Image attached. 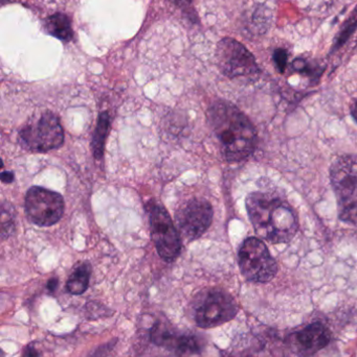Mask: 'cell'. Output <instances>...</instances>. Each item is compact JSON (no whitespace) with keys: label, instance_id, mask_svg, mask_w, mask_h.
<instances>
[{"label":"cell","instance_id":"cell-1","mask_svg":"<svg viewBox=\"0 0 357 357\" xmlns=\"http://www.w3.org/2000/svg\"><path fill=\"white\" fill-rule=\"evenodd\" d=\"M208 119L226 161L241 162L253 155L257 147V131L236 105L216 101L209 109Z\"/></svg>","mask_w":357,"mask_h":357},{"label":"cell","instance_id":"cell-2","mask_svg":"<svg viewBox=\"0 0 357 357\" xmlns=\"http://www.w3.org/2000/svg\"><path fill=\"white\" fill-rule=\"evenodd\" d=\"M247 209L257 234L269 243H289L299 230L296 211L275 194L253 192L247 198Z\"/></svg>","mask_w":357,"mask_h":357},{"label":"cell","instance_id":"cell-3","mask_svg":"<svg viewBox=\"0 0 357 357\" xmlns=\"http://www.w3.org/2000/svg\"><path fill=\"white\" fill-rule=\"evenodd\" d=\"M330 181L338 200V218L357 227V155H344L330 168Z\"/></svg>","mask_w":357,"mask_h":357},{"label":"cell","instance_id":"cell-4","mask_svg":"<svg viewBox=\"0 0 357 357\" xmlns=\"http://www.w3.org/2000/svg\"><path fill=\"white\" fill-rule=\"evenodd\" d=\"M238 310V305L230 294L222 289H208L195 299V323L206 329L217 327L233 320Z\"/></svg>","mask_w":357,"mask_h":357},{"label":"cell","instance_id":"cell-5","mask_svg":"<svg viewBox=\"0 0 357 357\" xmlns=\"http://www.w3.org/2000/svg\"><path fill=\"white\" fill-rule=\"evenodd\" d=\"M238 263L245 279L255 283H267L276 277L278 265L261 239L249 237L241 245Z\"/></svg>","mask_w":357,"mask_h":357},{"label":"cell","instance_id":"cell-6","mask_svg":"<svg viewBox=\"0 0 357 357\" xmlns=\"http://www.w3.org/2000/svg\"><path fill=\"white\" fill-rule=\"evenodd\" d=\"M19 139L28 151L48 153L62 145L64 132L58 116L54 113L46 112L20 130Z\"/></svg>","mask_w":357,"mask_h":357},{"label":"cell","instance_id":"cell-7","mask_svg":"<svg viewBox=\"0 0 357 357\" xmlns=\"http://www.w3.org/2000/svg\"><path fill=\"white\" fill-rule=\"evenodd\" d=\"M151 236L162 259L172 263L177 258L182 249V241L174 226L173 221L165 207L150 201L147 206Z\"/></svg>","mask_w":357,"mask_h":357},{"label":"cell","instance_id":"cell-8","mask_svg":"<svg viewBox=\"0 0 357 357\" xmlns=\"http://www.w3.org/2000/svg\"><path fill=\"white\" fill-rule=\"evenodd\" d=\"M24 203L28 218L39 227L57 224L64 213L65 204L62 196L39 186H34L28 190Z\"/></svg>","mask_w":357,"mask_h":357},{"label":"cell","instance_id":"cell-9","mask_svg":"<svg viewBox=\"0 0 357 357\" xmlns=\"http://www.w3.org/2000/svg\"><path fill=\"white\" fill-rule=\"evenodd\" d=\"M216 58L219 69L227 78H247L259 72L257 62L251 52L232 38H224L219 42Z\"/></svg>","mask_w":357,"mask_h":357},{"label":"cell","instance_id":"cell-10","mask_svg":"<svg viewBox=\"0 0 357 357\" xmlns=\"http://www.w3.org/2000/svg\"><path fill=\"white\" fill-rule=\"evenodd\" d=\"M176 220L186 238H198L212 224V205L204 198H193L180 207Z\"/></svg>","mask_w":357,"mask_h":357},{"label":"cell","instance_id":"cell-11","mask_svg":"<svg viewBox=\"0 0 357 357\" xmlns=\"http://www.w3.org/2000/svg\"><path fill=\"white\" fill-rule=\"evenodd\" d=\"M331 334L326 326L320 323L310 324L303 329L292 334L291 347L303 357L311 356L327 346Z\"/></svg>","mask_w":357,"mask_h":357},{"label":"cell","instance_id":"cell-12","mask_svg":"<svg viewBox=\"0 0 357 357\" xmlns=\"http://www.w3.org/2000/svg\"><path fill=\"white\" fill-rule=\"evenodd\" d=\"M44 30L57 39H60L61 41H70L74 36L70 19L68 16L63 15V14H55V15L50 16L46 20Z\"/></svg>","mask_w":357,"mask_h":357},{"label":"cell","instance_id":"cell-13","mask_svg":"<svg viewBox=\"0 0 357 357\" xmlns=\"http://www.w3.org/2000/svg\"><path fill=\"white\" fill-rule=\"evenodd\" d=\"M180 336L175 328L172 327L168 322H162L160 320L154 324L151 329L152 342L157 346L172 349V350H175Z\"/></svg>","mask_w":357,"mask_h":357},{"label":"cell","instance_id":"cell-14","mask_svg":"<svg viewBox=\"0 0 357 357\" xmlns=\"http://www.w3.org/2000/svg\"><path fill=\"white\" fill-rule=\"evenodd\" d=\"M91 267L87 263H81L75 269L66 282V289L72 295H82L88 289Z\"/></svg>","mask_w":357,"mask_h":357},{"label":"cell","instance_id":"cell-15","mask_svg":"<svg viewBox=\"0 0 357 357\" xmlns=\"http://www.w3.org/2000/svg\"><path fill=\"white\" fill-rule=\"evenodd\" d=\"M109 127H110V119H109L108 113L103 112L99 117L97 129H95L93 138V155H95V159H100L103 156L105 141H106L109 133Z\"/></svg>","mask_w":357,"mask_h":357},{"label":"cell","instance_id":"cell-16","mask_svg":"<svg viewBox=\"0 0 357 357\" xmlns=\"http://www.w3.org/2000/svg\"><path fill=\"white\" fill-rule=\"evenodd\" d=\"M202 349V338L191 334H180L175 347L176 352L180 354H197Z\"/></svg>","mask_w":357,"mask_h":357},{"label":"cell","instance_id":"cell-17","mask_svg":"<svg viewBox=\"0 0 357 357\" xmlns=\"http://www.w3.org/2000/svg\"><path fill=\"white\" fill-rule=\"evenodd\" d=\"M357 28V7L353 10L352 13L349 16L348 19L345 22L344 26L340 28L338 32V36H336V40H334V46H332V52L340 50L347 41L349 38L352 36L353 32Z\"/></svg>","mask_w":357,"mask_h":357},{"label":"cell","instance_id":"cell-18","mask_svg":"<svg viewBox=\"0 0 357 357\" xmlns=\"http://www.w3.org/2000/svg\"><path fill=\"white\" fill-rule=\"evenodd\" d=\"M15 228V214L11 205L3 203L1 206V236L7 238Z\"/></svg>","mask_w":357,"mask_h":357},{"label":"cell","instance_id":"cell-19","mask_svg":"<svg viewBox=\"0 0 357 357\" xmlns=\"http://www.w3.org/2000/svg\"><path fill=\"white\" fill-rule=\"evenodd\" d=\"M273 62H275L276 66H277L278 70L283 74L285 71L286 67H287L288 63V54L283 48H277L273 52Z\"/></svg>","mask_w":357,"mask_h":357},{"label":"cell","instance_id":"cell-20","mask_svg":"<svg viewBox=\"0 0 357 357\" xmlns=\"http://www.w3.org/2000/svg\"><path fill=\"white\" fill-rule=\"evenodd\" d=\"M23 357H40L39 351L34 345H28L23 351Z\"/></svg>","mask_w":357,"mask_h":357},{"label":"cell","instance_id":"cell-21","mask_svg":"<svg viewBox=\"0 0 357 357\" xmlns=\"http://www.w3.org/2000/svg\"><path fill=\"white\" fill-rule=\"evenodd\" d=\"M168 1L180 8L186 7L192 3V0H168Z\"/></svg>","mask_w":357,"mask_h":357},{"label":"cell","instance_id":"cell-22","mask_svg":"<svg viewBox=\"0 0 357 357\" xmlns=\"http://www.w3.org/2000/svg\"><path fill=\"white\" fill-rule=\"evenodd\" d=\"M1 178H3V181L5 183H10V182L13 181L14 176L12 172H3V174H1Z\"/></svg>","mask_w":357,"mask_h":357},{"label":"cell","instance_id":"cell-23","mask_svg":"<svg viewBox=\"0 0 357 357\" xmlns=\"http://www.w3.org/2000/svg\"><path fill=\"white\" fill-rule=\"evenodd\" d=\"M57 287H58V280H57L56 278L50 279V281H48V289H50V292H54L55 289H57Z\"/></svg>","mask_w":357,"mask_h":357},{"label":"cell","instance_id":"cell-24","mask_svg":"<svg viewBox=\"0 0 357 357\" xmlns=\"http://www.w3.org/2000/svg\"><path fill=\"white\" fill-rule=\"evenodd\" d=\"M351 113H352V116L354 117L355 121H357V101L351 107Z\"/></svg>","mask_w":357,"mask_h":357},{"label":"cell","instance_id":"cell-25","mask_svg":"<svg viewBox=\"0 0 357 357\" xmlns=\"http://www.w3.org/2000/svg\"><path fill=\"white\" fill-rule=\"evenodd\" d=\"M12 1H14V0H1V3H3V5H5V3H12Z\"/></svg>","mask_w":357,"mask_h":357}]
</instances>
